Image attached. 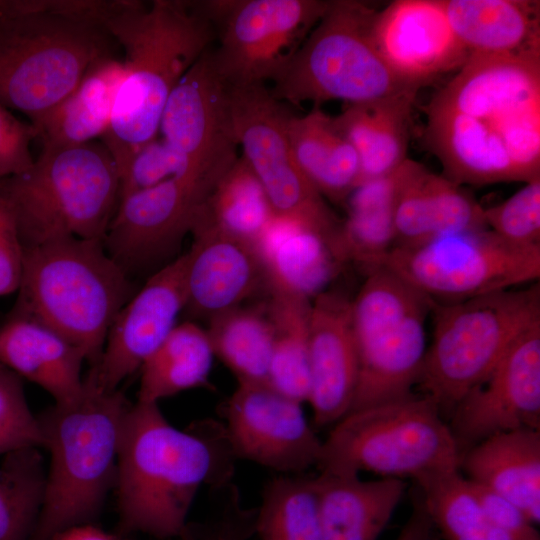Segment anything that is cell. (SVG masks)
<instances>
[{
    "instance_id": "obj_1",
    "label": "cell",
    "mask_w": 540,
    "mask_h": 540,
    "mask_svg": "<svg viewBox=\"0 0 540 540\" xmlns=\"http://www.w3.org/2000/svg\"><path fill=\"white\" fill-rule=\"evenodd\" d=\"M426 115V142L449 180L540 179V52L471 54Z\"/></svg>"
},
{
    "instance_id": "obj_2",
    "label": "cell",
    "mask_w": 540,
    "mask_h": 540,
    "mask_svg": "<svg viewBox=\"0 0 540 540\" xmlns=\"http://www.w3.org/2000/svg\"><path fill=\"white\" fill-rule=\"evenodd\" d=\"M235 460L222 422L205 419L181 430L158 403L136 401L124 416L118 446L121 532L180 537L200 488L231 484Z\"/></svg>"
},
{
    "instance_id": "obj_3",
    "label": "cell",
    "mask_w": 540,
    "mask_h": 540,
    "mask_svg": "<svg viewBox=\"0 0 540 540\" xmlns=\"http://www.w3.org/2000/svg\"><path fill=\"white\" fill-rule=\"evenodd\" d=\"M99 27L125 51V76L101 138L120 176L132 156L157 138L166 102L182 76L216 39L191 1H114Z\"/></svg>"
},
{
    "instance_id": "obj_4",
    "label": "cell",
    "mask_w": 540,
    "mask_h": 540,
    "mask_svg": "<svg viewBox=\"0 0 540 540\" xmlns=\"http://www.w3.org/2000/svg\"><path fill=\"white\" fill-rule=\"evenodd\" d=\"M130 405L118 389L102 391L84 377L79 397L55 403L38 417L50 462L29 540H54L97 517L115 485L120 432Z\"/></svg>"
},
{
    "instance_id": "obj_5",
    "label": "cell",
    "mask_w": 540,
    "mask_h": 540,
    "mask_svg": "<svg viewBox=\"0 0 540 540\" xmlns=\"http://www.w3.org/2000/svg\"><path fill=\"white\" fill-rule=\"evenodd\" d=\"M12 313L47 326L78 348L91 366L116 315L133 296L131 277L102 240L65 238L24 248Z\"/></svg>"
},
{
    "instance_id": "obj_6",
    "label": "cell",
    "mask_w": 540,
    "mask_h": 540,
    "mask_svg": "<svg viewBox=\"0 0 540 540\" xmlns=\"http://www.w3.org/2000/svg\"><path fill=\"white\" fill-rule=\"evenodd\" d=\"M24 248L65 238L104 240L119 175L103 143L41 149L32 167L0 180Z\"/></svg>"
},
{
    "instance_id": "obj_7",
    "label": "cell",
    "mask_w": 540,
    "mask_h": 540,
    "mask_svg": "<svg viewBox=\"0 0 540 540\" xmlns=\"http://www.w3.org/2000/svg\"><path fill=\"white\" fill-rule=\"evenodd\" d=\"M111 40L99 26L45 10L43 1H3L0 104L35 122L95 60L112 54Z\"/></svg>"
},
{
    "instance_id": "obj_8",
    "label": "cell",
    "mask_w": 540,
    "mask_h": 540,
    "mask_svg": "<svg viewBox=\"0 0 540 540\" xmlns=\"http://www.w3.org/2000/svg\"><path fill=\"white\" fill-rule=\"evenodd\" d=\"M461 454L448 423L425 395H410L351 411L322 442L320 473L386 478L460 470Z\"/></svg>"
},
{
    "instance_id": "obj_9",
    "label": "cell",
    "mask_w": 540,
    "mask_h": 540,
    "mask_svg": "<svg viewBox=\"0 0 540 540\" xmlns=\"http://www.w3.org/2000/svg\"><path fill=\"white\" fill-rule=\"evenodd\" d=\"M433 339L417 384L447 420L491 373L513 341L540 321V287L433 303Z\"/></svg>"
},
{
    "instance_id": "obj_10",
    "label": "cell",
    "mask_w": 540,
    "mask_h": 540,
    "mask_svg": "<svg viewBox=\"0 0 540 540\" xmlns=\"http://www.w3.org/2000/svg\"><path fill=\"white\" fill-rule=\"evenodd\" d=\"M377 11L359 1H330L271 94L292 105L329 100L347 104L417 94L380 54L372 27Z\"/></svg>"
},
{
    "instance_id": "obj_11",
    "label": "cell",
    "mask_w": 540,
    "mask_h": 540,
    "mask_svg": "<svg viewBox=\"0 0 540 540\" xmlns=\"http://www.w3.org/2000/svg\"><path fill=\"white\" fill-rule=\"evenodd\" d=\"M433 303L385 266L366 275L351 300L358 379L349 412L412 393L427 350L425 321Z\"/></svg>"
},
{
    "instance_id": "obj_12",
    "label": "cell",
    "mask_w": 540,
    "mask_h": 540,
    "mask_svg": "<svg viewBox=\"0 0 540 540\" xmlns=\"http://www.w3.org/2000/svg\"><path fill=\"white\" fill-rule=\"evenodd\" d=\"M381 266L431 301L451 303L537 280L540 245H514L479 228L415 246H395Z\"/></svg>"
},
{
    "instance_id": "obj_13",
    "label": "cell",
    "mask_w": 540,
    "mask_h": 540,
    "mask_svg": "<svg viewBox=\"0 0 540 540\" xmlns=\"http://www.w3.org/2000/svg\"><path fill=\"white\" fill-rule=\"evenodd\" d=\"M242 157L262 184L275 215L338 242L341 221L299 168L289 141L290 113L265 84L229 85Z\"/></svg>"
},
{
    "instance_id": "obj_14",
    "label": "cell",
    "mask_w": 540,
    "mask_h": 540,
    "mask_svg": "<svg viewBox=\"0 0 540 540\" xmlns=\"http://www.w3.org/2000/svg\"><path fill=\"white\" fill-rule=\"evenodd\" d=\"M330 1L230 0L215 25V66L228 85L274 82L290 64Z\"/></svg>"
},
{
    "instance_id": "obj_15",
    "label": "cell",
    "mask_w": 540,
    "mask_h": 540,
    "mask_svg": "<svg viewBox=\"0 0 540 540\" xmlns=\"http://www.w3.org/2000/svg\"><path fill=\"white\" fill-rule=\"evenodd\" d=\"M302 404L269 384L238 383L220 407L236 459L283 475L317 467L323 441L309 425Z\"/></svg>"
},
{
    "instance_id": "obj_16",
    "label": "cell",
    "mask_w": 540,
    "mask_h": 540,
    "mask_svg": "<svg viewBox=\"0 0 540 540\" xmlns=\"http://www.w3.org/2000/svg\"><path fill=\"white\" fill-rule=\"evenodd\" d=\"M215 185L185 175L120 199L103 240L108 254L130 277L168 259Z\"/></svg>"
},
{
    "instance_id": "obj_17",
    "label": "cell",
    "mask_w": 540,
    "mask_h": 540,
    "mask_svg": "<svg viewBox=\"0 0 540 540\" xmlns=\"http://www.w3.org/2000/svg\"><path fill=\"white\" fill-rule=\"evenodd\" d=\"M159 132L188 160L193 175L212 183L237 160L229 85L209 47L182 76L164 107Z\"/></svg>"
},
{
    "instance_id": "obj_18",
    "label": "cell",
    "mask_w": 540,
    "mask_h": 540,
    "mask_svg": "<svg viewBox=\"0 0 540 540\" xmlns=\"http://www.w3.org/2000/svg\"><path fill=\"white\" fill-rule=\"evenodd\" d=\"M449 421L461 455L495 434L540 430V321L513 341L487 378L457 405Z\"/></svg>"
},
{
    "instance_id": "obj_19",
    "label": "cell",
    "mask_w": 540,
    "mask_h": 540,
    "mask_svg": "<svg viewBox=\"0 0 540 540\" xmlns=\"http://www.w3.org/2000/svg\"><path fill=\"white\" fill-rule=\"evenodd\" d=\"M186 253L153 272L116 315L98 362L86 378L102 391H115L140 370L177 325L186 306Z\"/></svg>"
},
{
    "instance_id": "obj_20",
    "label": "cell",
    "mask_w": 540,
    "mask_h": 540,
    "mask_svg": "<svg viewBox=\"0 0 540 540\" xmlns=\"http://www.w3.org/2000/svg\"><path fill=\"white\" fill-rule=\"evenodd\" d=\"M377 49L390 68L419 89L459 70L470 56L455 35L441 0H398L377 11L372 27Z\"/></svg>"
},
{
    "instance_id": "obj_21",
    "label": "cell",
    "mask_w": 540,
    "mask_h": 540,
    "mask_svg": "<svg viewBox=\"0 0 540 540\" xmlns=\"http://www.w3.org/2000/svg\"><path fill=\"white\" fill-rule=\"evenodd\" d=\"M190 233L184 309L190 317L208 321L266 291L265 267L255 245L203 222H195Z\"/></svg>"
},
{
    "instance_id": "obj_22",
    "label": "cell",
    "mask_w": 540,
    "mask_h": 540,
    "mask_svg": "<svg viewBox=\"0 0 540 540\" xmlns=\"http://www.w3.org/2000/svg\"><path fill=\"white\" fill-rule=\"evenodd\" d=\"M309 374L315 425L335 424L349 412L358 379L351 300L342 293L324 290L312 299Z\"/></svg>"
},
{
    "instance_id": "obj_23",
    "label": "cell",
    "mask_w": 540,
    "mask_h": 540,
    "mask_svg": "<svg viewBox=\"0 0 540 540\" xmlns=\"http://www.w3.org/2000/svg\"><path fill=\"white\" fill-rule=\"evenodd\" d=\"M483 208L463 186L409 159L395 211V246L487 228Z\"/></svg>"
},
{
    "instance_id": "obj_24",
    "label": "cell",
    "mask_w": 540,
    "mask_h": 540,
    "mask_svg": "<svg viewBox=\"0 0 540 540\" xmlns=\"http://www.w3.org/2000/svg\"><path fill=\"white\" fill-rule=\"evenodd\" d=\"M84 361L78 348L27 316L11 313L0 327V364L43 388L56 404L82 393Z\"/></svg>"
},
{
    "instance_id": "obj_25",
    "label": "cell",
    "mask_w": 540,
    "mask_h": 540,
    "mask_svg": "<svg viewBox=\"0 0 540 540\" xmlns=\"http://www.w3.org/2000/svg\"><path fill=\"white\" fill-rule=\"evenodd\" d=\"M469 480L509 499L533 524L540 521V430L495 434L461 455Z\"/></svg>"
},
{
    "instance_id": "obj_26",
    "label": "cell",
    "mask_w": 540,
    "mask_h": 540,
    "mask_svg": "<svg viewBox=\"0 0 540 540\" xmlns=\"http://www.w3.org/2000/svg\"><path fill=\"white\" fill-rule=\"evenodd\" d=\"M125 73L124 62L113 54L95 60L68 95L31 123L42 149L76 146L102 138L110 127Z\"/></svg>"
},
{
    "instance_id": "obj_27",
    "label": "cell",
    "mask_w": 540,
    "mask_h": 540,
    "mask_svg": "<svg viewBox=\"0 0 540 540\" xmlns=\"http://www.w3.org/2000/svg\"><path fill=\"white\" fill-rule=\"evenodd\" d=\"M317 483L322 540H376L406 487L399 478L327 473H319Z\"/></svg>"
},
{
    "instance_id": "obj_28",
    "label": "cell",
    "mask_w": 540,
    "mask_h": 540,
    "mask_svg": "<svg viewBox=\"0 0 540 540\" xmlns=\"http://www.w3.org/2000/svg\"><path fill=\"white\" fill-rule=\"evenodd\" d=\"M416 94L347 104L332 117L359 160L357 185L388 175L408 159L410 114Z\"/></svg>"
},
{
    "instance_id": "obj_29",
    "label": "cell",
    "mask_w": 540,
    "mask_h": 540,
    "mask_svg": "<svg viewBox=\"0 0 540 540\" xmlns=\"http://www.w3.org/2000/svg\"><path fill=\"white\" fill-rule=\"evenodd\" d=\"M471 54L540 52V4L530 0H441Z\"/></svg>"
},
{
    "instance_id": "obj_30",
    "label": "cell",
    "mask_w": 540,
    "mask_h": 540,
    "mask_svg": "<svg viewBox=\"0 0 540 540\" xmlns=\"http://www.w3.org/2000/svg\"><path fill=\"white\" fill-rule=\"evenodd\" d=\"M266 284L313 299L343 264L336 244L305 225L276 216L258 245Z\"/></svg>"
},
{
    "instance_id": "obj_31",
    "label": "cell",
    "mask_w": 540,
    "mask_h": 540,
    "mask_svg": "<svg viewBox=\"0 0 540 540\" xmlns=\"http://www.w3.org/2000/svg\"><path fill=\"white\" fill-rule=\"evenodd\" d=\"M408 160L388 175L357 185L345 200L347 217L339 231L340 257L366 275L381 267L395 246V211Z\"/></svg>"
},
{
    "instance_id": "obj_32",
    "label": "cell",
    "mask_w": 540,
    "mask_h": 540,
    "mask_svg": "<svg viewBox=\"0 0 540 540\" xmlns=\"http://www.w3.org/2000/svg\"><path fill=\"white\" fill-rule=\"evenodd\" d=\"M287 130L294 158L309 182L323 198L345 202L357 186L359 160L333 118L314 107L302 116L290 114Z\"/></svg>"
},
{
    "instance_id": "obj_33",
    "label": "cell",
    "mask_w": 540,
    "mask_h": 540,
    "mask_svg": "<svg viewBox=\"0 0 540 540\" xmlns=\"http://www.w3.org/2000/svg\"><path fill=\"white\" fill-rule=\"evenodd\" d=\"M266 292L264 305L273 328L268 384L296 401L307 402L312 300L270 284H266Z\"/></svg>"
},
{
    "instance_id": "obj_34",
    "label": "cell",
    "mask_w": 540,
    "mask_h": 540,
    "mask_svg": "<svg viewBox=\"0 0 540 540\" xmlns=\"http://www.w3.org/2000/svg\"><path fill=\"white\" fill-rule=\"evenodd\" d=\"M214 353L204 328L177 324L142 365L137 401L159 403L180 392L206 386Z\"/></svg>"
},
{
    "instance_id": "obj_35",
    "label": "cell",
    "mask_w": 540,
    "mask_h": 540,
    "mask_svg": "<svg viewBox=\"0 0 540 540\" xmlns=\"http://www.w3.org/2000/svg\"><path fill=\"white\" fill-rule=\"evenodd\" d=\"M275 217L262 184L239 156L217 182L195 222L212 225L258 248Z\"/></svg>"
},
{
    "instance_id": "obj_36",
    "label": "cell",
    "mask_w": 540,
    "mask_h": 540,
    "mask_svg": "<svg viewBox=\"0 0 540 540\" xmlns=\"http://www.w3.org/2000/svg\"><path fill=\"white\" fill-rule=\"evenodd\" d=\"M214 353L238 383L268 384L273 328L265 305L239 306L208 320Z\"/></svg>"
},
{
    "instance_id": "obj_37",
    "label": "cell",
    "mask_w": 540,
    "mask_h": 540,
    "mask_svg": "<svg viewBox=\"0 0 540 540\" xmlns=\"http://www.w3.org/2000/svg\"><path fill=\"white\" fill-rule=\"evenodd\" d=\"M414 481L433 526L446 540H519L489 520L460 470L428 473Z\"/></svg>"
},
{
    "instance_id": "obj_38",
    "label": "cell",
    "mask_w": 540,
    "mask_h": 540,
    "mask_svg": "<svg viewBox=\"0 0 540 540\" xmlns=\"http://www.w3.org/2000/svg\"><path fill=\"white\" fill-rule=\"evenodd\" d=\"M259 540H322L317 476L279 475L263 488L256 508Z\"/></svg>"
},
{
    "instance_id": "obj_39",
    "label": "cell",
    "mask_w": 540,
    "mask_h": 540,
    "mask_svg": "<svg viewBox=\"0 0 540 540\" xmlns=\"http://www.w3.org/2000/svg\"><path fill=\"white\" fill-rule=\"evenodd\" d=\"M0 464V540H29L43 503L46 470L38 447L3 456Z\"/></svg>"
},
{
    "instance_id": "obj_40",
    "label": "cell",
    "mask_w": 540,
    "mask_h": 540,
    "mask_svg": "<svg viewBox=\"0 0 540 540\" xmlns=\"http://www.w3.org/2000/svg\"><path fill=\"white\" fill-rule=\"evenodd\" d=\"M486 227L519 246L540 245V179L525 185L505 201L483 208Z\"/></svg>"
},
{
    "instance_id": "obj_41",
    "label": "cell",
    "mask_w": 540,
    "mask_h": 540,
    "mask_svg": "<svg viewBox=\"0 0 540 540\" xmlns=\"http://www.w3.org/2000/svg\"><path fill=\"white\" fill-rule=\"evenodd\" d=\"M43 447L38 417L30 410L21 378L0 364V456Z\"/></svg>"
},
{
    "instance_id": "obj_42",
    "label": "cell",
    "mask_w": 540,
    "mask_h": 540,
    "mask_svg": "<svg viewBox=\"0 0 540 540\" xmlns=\"http://www.w3.org/2000/svg\"><path fill=\"white\" fill-rule=\"evenodd\" d=\"M185 175H193L186 157L165 140L156 138L132 156L119 176V200Z\"/></svg>"
},
{
    "instance_id": "obj_43",
    "label": "cell",
    "mask_w": 540,
    "mask_h": 540,
    "mask_svg": "<svg viewBox=\"0 0 540 540\" xmlns=\"http://www.w3.org/2000/svg\"><path fill=\"white\" fill-rule=\"evenodd\" d=\"M225 504L211 520L188 522L180 535L181 540H249L254 535L256 509H245L237 489H227Z\"/></svg>"
},
{
    "instance_id": "obj_44",
    "label": "cell",
    "mask_w": 540,
    "mask_h": 540,
    "mask_svg": "<svg viewBox=\"0 0 540 540\" xmlns=\"http://www.w3.org/2000/svg\"><path fill=\"white\" fill-rule=\"evenodd\" d=\"M37 139L34 126L15 117L0 104V180L29 170L35 159L31 143Z\"/></svg>"
},
{
    "instance_id": "obj_45",
    "label": "cell",
    "mask_w": 540,
    "mask_h": 540,
    "mask_svg": "<svg viewBox=\"0 0 540 540\" xmlns=\"http://www.w3.org/2000/svg\"><path fill=\"white\" fill-rule=\"evenodd\" d=\"M469 481L480 506L493 524L519 540H540L534 525L514 503L484 485Z\"/></svg>"
},
{
    "instance_id": "obj_46",
    "label": "cell",
    "mask_w": 540,
    "mask_h": 540,
    "mask_svg": "<svg viewBox=\"0 0 540 540\" xmlns=\"http://www.w3.org/2000/svg\"><path fill=\"white\" fill-rule=\"evenodd\" d=\"M24 247L14 216L0 193V296L18 290Z\"/></svg>"
},
{
    "instance_id": "obj_47",
    "label": "cell",
    "mask_w": 540,
    "mask_h": 540,
    "mask_svg": "<svg viewBox=\"0 0 540 540\" xmlns=\"http://www.w3.org/2000/svg\"><path fill=\"white\" fill-rule=\"evenodd\" d=\"M432 521L426 511L419 491L413 496L412 513L400 531L396 540H430Z\"/></svg>"
},
{
    "instance_id": "obj_48",
    "label": "cell",
    "mask_w": 540,
    "mask_h": 540,
    "mask_svg": "<svg viewBox=\"0 0 540 540\" xmlns=\"http://www.w3.org/2000/svg\"><path fill=\"white\" fill-rule=\"evenodd\" d=\"M54 540H119L92 524H85L70 528L60 533Z\"/></svg>"
}]
</instances>
